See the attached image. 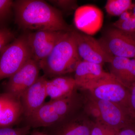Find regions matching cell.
I'll return each mask as SVG.
<instances>
[{
    "mask_svg": "<svg viewBox=\"0 0 135 135\" xmlns=\"http://www.w3.org/2000/svg\"><path fill=\"white\" fill-rule=\"evenodd\" d=\"M15 22L24 30L70 32L73 29L63 18L61 11L42 0L14 1Z\"/></svg>",
    "mask_w": 135,
    "mask_h": 135,
    "instance_id": "6da1fadb",
    "label": "cell"
},
{
    "mask_svg": "<svg viewBox=\"0 0 135 135\" xmlns=\"http://www.w3.org/2000/svg\"><path fill=\"white\" fill-rule=\"evenodd\" d=\"M83 100L84 98L78 93L77 90L68 97L50 100L25 119L26 125L31 128H49L57 126L79 113Z\"/></svg>",
    "mask_w": 135,
    "mask_h": 135,
    "instance_id": "7a4b0ae2",
    "label": "cell"
},
{
    "mask_svg": "<svg viewBox=\"0 0 135 135\" xmlns=\"http://www.w3.org/2000/svg\"><path fill=\"white\" fill-rule=\"evenodd\" d=\"M72 31L63 34L48 56L39 64L46 78L52 79L74 73L81 60Z\"/></svg>",
    "mask_w": 135,
    "mask_h": 135,
    "instance_id": "3957f363",
    "label": "cell"
},
{
    "mask_svg": "<svg viewBox=\"0 0 135 135\" xmlns=\"http://www.w3.org/2000/svg\"><path fill=\"white\" fill-rule=\"evenodd\" d=\"M84 112L94 121H99L119 130L135 123L134 112L127 108L109 101L96 99L88 91Z\"/></svg>",
    "mask_w": 135,
    "mask_h": 135,
    "instance_id": "277c9868",
    "label": "cell"
},
{
    "mask_svg": "<svg viewBox=\"0 0 135 135\" xmlns=\"http://www.w3.org/2000/svg\"><path fill=\"white\" fill-rule=\"evenodd\" d=\"M31 59L26 33L24 34L6 46L0 54V81L11 77Z\"/></svg>",
    "mask_w": 135,
    "mask_h": 135,
    "instance_id": "5b68a950",
    "label": "cell"
},
{
    "mask_svg": "<svg viewBox=\"0 0 135 135\" xmlns=\"http://www.w3.org/2000/svg\"><path fill=\"white\" fill-rule=\"evenodd\" d=\"M98 40L113 56L135 59V40L130 33L112 26Z\"/></svg>",
    "mask_w": 135,
    "mask_h": 135,
    "instance_id": "8992f818",
    "label": "cell"
},
{
    "mask_svg": "<svg viewBox=\"0 0 135 135\" xmlns=\"http://www.w3.org/2000/svg\"><path fill=\"white\" fill-rule=\"evenodd\" d=\"M72 32L81 60L102 66L111 62L114 56L105 50L98 40L74 29Z\"/></svg>",
    "mask_w": 135,
    "mask_h": 135,
    "instance_id": "52a82bcc",
    "label": "cell"
},
{
    "mask_svg": "<svg viewBox=\"0 0 135 135\" xmlns=\"http://www.w3.org/2000/svg\"><path fill=\"white\" fill-rule=\"evenodd\" d=\"M65 32L40 30L26 33L32 59L39 64L48 56Z\"/></svg>",
    "mask_w": 135,
    "mask_h": 135,
    "instance_id": "ba28073f",
    "label": "cell"
},
{
    "mask_svg": "<svg viewBox=\"0 0 135 135\" xmlns=\"http://www.w3.org/2000/svg\"><path fill=\"white\" fill-rule=\"evenodd\" d=\"M87 91L96 99L118 104L133 112L131 106L129 89L114 77L104 81Z\"/></svg>",
    "mask_w": 135,
    "mask_h": 135,
    "instance_id": "9c48e42d",
    "label": "cell"
},
{
    "mask_svg": "<svg viewBox=\"0 0 135 135\" xmlns=\"http://www.w3.org/2000/svg\"><path fill=\"white\" fill-rule=\"evenodd\" d=\"M38 63L31 59L11 77L5 86V92L20 99L22 95L38 79Z\"/></svg>",
    "mask_w": 135,
    "mask_h": 135,
    "instance_id": "30bf717a",
    "label": "cell"
},
{
    "mask_svg": "<svg viewBox=\"0 0 135 135\" xmlns=\"http://www.w3.org/2000/svg\"><path fill=\"white\" fill-rule=\"evenodd\" d=\"M74 73L78 89L87 91L113 77L110 73L104 71L103 66L83 60L78 63Z\"/></svg>",
    "mask_w": 135,
    "mask_h": 135,
    "instance_id": "8fae6325",
    "label": "cell"
},
{
    "mask_svg": "<svg viewBox=\"0 0 135 135\" xmlns=\"http://www.w3.org/2000/svg\"><path fill=\"white\" fill-rule=\"evenodd\" d=\"M74 21L79 31L92 36L101 29L103 15L101 10L94 5H83L75 10Z\"/></svg>",
    "mask_w": 135,
    "mask_h": 135,
    "instance_id": "7c38bea8",
    "label": "cell"
},
{
    "mask_svg": "<svg viewBox=\"0 0 135 135\" xmlns=\"http://www.w3.org/2000/svg\"><path fill=\"white\" fill-rule=\"evenodd\" d=\"M47 78L40 76L37 80L22 95L20 98L25 119L30 117L41 107L47 97L46 84Z\"/></svg>",
    "mask_w": 135,
    "mask_h": 135,
    "instance_id": "4fadbf2b",
    "label": "cell"
},
{
    "mask_svg": "<svg viewBox=\"0 0 135 135\" xmlns=\"http://www.w3.org/2000/svg\"><path fill=\"white\" fill-rule=\"evenodd\" d=\"M23 116L20 99L7 92L0 93V128L13 127Z\"/></svg>",
    "mask_w": 135,
    "mask_h": 135,
    "instance_id": "5bb4252c",
    "label": "cell"
},
{
    "mask_svg": "<svg viewBox=\"0 0 135 135\" xmlns=\"http://www.w3.org/2000/svg\"><path fill=\"white\" fill-rule=\"evenodd\" d=\"M94 121L86 113H78L60 124L49 128V135H90Z\"/></svg>",
    "mask_w": 135,
    "mask_h": 135,
    "instance_id": "9a60e30c",
    "label": "cell"
},
{
    "mask_svg": "<svg viewBox=\"0 0 135 135\" xmlns=\"http://www.w3.org/2000/svg\"><path fill=\"white\" fill-rule=\"evenodd\" d=\"M78 89L74 77L65 75L48 79L46 84L47 96L50 100L68 97Z\"/></svg>",
    "mask_w": 135,
    "mask_h": 135,
    "instance_id": "2e32d148",
    "label": "cell"
},
{
    "mask_svg": "<svg viewBox=\"0 0 135 135\" xmlns=\"http://www.w3.org/2000/svg\"><path fill=\"white\" fill-rule=\"evenodd\" d=\"M133 3L131 0H108L105 8L109 15L119 17L131 9Z\"/></svg>",
    "mask_w": 135,
    "mask_h": 135,
    "instance_id": "e0dca14e",
    "label": "cell"
},
{
    "mask_svg": "<svg viewBox=\"0 0 135 135\" xmlns=\"http://www.w3.org/2000/svg\"><path fill=\"white\" fill-rule=\"evenodd\" d=\"M120 82L129 89L135 84V59H130L127 65L123 70Z\"/></svg>",
    "mask_w": 135,
    "mask_h": 135,
    "instance_id": "ac0fdd59",
    "label": "cell"
},
{
    "mask_svg": "<svg viewBox=\"0 0 135 135\" xmlns=\"http://www.w3.org/2000/svg\"><path fill=\"white\" fill-rule=\"evenodd\" d=\"M119 130L99 121H94L90 135H118Z\"/></svg>",
    "mask_w": 135,
    "mask_h": 135,
    "instance_id": "d6986e66",
    "label": "cell"
},
{
    "mask_svg": "<svg viewBox=\"0 0 135 135\" xmlns=\"http://www.w3.org/2000/svg\"><path fill=\"white\" fill-rule=\"evenodd\" d=\"M112 26L129 33L135 32V18L131 14V16L128 19L122 21L118 20L114 22Z\"/></svg>",
    "mask_w": 135,
    "mask_h": 135,
    "instance_id": "ffe728a7",
    "label": "cell"
},
{
    "mask_svg": "<svg viewBox=\"0 0 135 135\" xmlns=\"http://www.w3.org/2000/svg\"><path fill=\"white\" fill-rule=\"evenodd\" d=\"M14 1L11 0H0V24L9 17L13 11Z\"/></svg>",
    "mask_w": 135,
    "mask_h": 135,
    "instance_id": "44dd1931",
    "label": "cell"
},
{
    "mask_svg": "<svg viewBox=\"0 0 135 135\" xmlns=\"http://www.w3.org/2000/svg\"><path fill=\"white\" fill-rule=\"evenodd\" d=\"M48 1L56 7L65 11H75L79 7L77 1L74 0H53Z\"/></svg>",
    "mask_w": 135,
    "mask_h": 135,
    "instance_id": "7402d4cb",
    "label": "cell"
},
{
    "mask_svg": "<svg viewBox=\"0 0 135 135\" xmlns=\"http://www.w3.org/2000/svg\"><path fill=\"white\" fill-rule=\"evenodd\" d=\"M31 129L27 125L20 128H0V135H29Z\"/></svg>",
    "mask_w": 135,
    "mask_h": 135,
    "instance_id": "603a6c76",
    "label": "cell"
},
{
    "mask_svg": "<svg viewBox=\"0 0 135 135\" xmlns=\"http://www.w3.org/2000/svg\"><path fill=\"white\" fill-rule=\"evenodd\" d=\"M14 37V33L9 29L0 28V54L5 47L11 42Z\"/></svg>",
    "mask_w": 135,
    "mask_h": 135,
    "instance_id": "cb8c5ba5",
    "label": "cell"
},
{
    "mask_svg": "<svg viewBox=\"0 0 135 135\" xmlns=\"http://www.w3.org/2000/svg\"><path fill=\"white\" fill-rule=\"evenodd\" d=\"M118 135H135V123L120 129Z\"/></svg>",
    "mask_w": 135,
    "mask_h": 135,
    "instance_id": "d4e9b609",
    "label": "cell"
},
{
    "mask_svg": "<svg viewBox=\"0 0 135 135\" xmlns=\"http://www.w3.org/2000/svg\"><path fill=\"white\" fill-rule=\"evenodd\" d=\"M130 94V104L131 109L135 115V84L129 89Z\"/></svg>",
    "mask_w": 135,
    "mask_h": 135,
    "instance_id": "484cf974",
    "label": "cell"
},
{
    "mask_svg": "<svg viewBox=\"0 0 135 135\" xmlns=\"http://www.w3.org/2000/svg\"><path fill=\"white\" fill-rule=\"evenodd\" d=\"M30 135H49L46 132H41V131H33L30 134Z\"/></svg>",
    "mask_w": 135,
    "mask_h": 135,
    "instance_id": "4316f807",
    "label": "cell"
},
{
    "mask_svg": "<svg viewBox=\"0 0 135 135\" xmlns=\"http://www.w3.org/2000/svg\"><path fill=\"white\" fill-rule=\"evenodd\" d=\"M132 16L135 18V2L133 3V5L130 9Z\"/></svg>",
    "mask_w": 135,
    "mask_h": 135,
    "instance_id": "83f0119b",
    "label": "cell"
}]
</instances>
